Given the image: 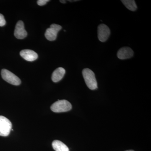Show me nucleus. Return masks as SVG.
<instances>
[{"label": "nucleus", "mask_w": 151, "mask_h": 151, "mask_svg": "<svg viewBox=\"0 0 151 151\" xmlns=\"http://www.w3.org/2000/svg\"><path fill=\"white\" fill-rule=\"evenodd\" d=\"M82 75L86 85L91 90H95L97 88V83L95 74L92 70L88 68H84L82 70Z\"/></svg>", "instance_id": "f257e3e1"}, {"label": "nucleus", "mask_w": 151, "mask_h": 151, "mask_svg": "<svg viewBox=\"0 0 151 151\" xmlns=\"http://www.w3.org/2000/svg\"><path fill=\"white\" fill-rule=\"evenodd\" d=\"M50 108L52 111L55 113H62L70 111L72 106L67 100H60L53 103Z\"/></svg>", "instance_id": "f03ea898"}, {"label": "nucleus", "mask_w": 151, "mask_h": 151, "mask_svg": "<svg viewBox=\"0 0 151 151\" xmlns=\"http://www.w3.org/2000/svg\"><path fill=\"white\" fill-rule=\"evenodd\" d=\"M1 74L3 79L9 84L17 86L21 83L20 79L18 76L7 69H2Z\"/></svg>", "instance_id": "7ed1b4c3"}, {"label": "nucleus", "mask_w": 151, "mask_h": 151, "mask_svg": "<svg viewBox=\"0 0 151 151\" xmlns=\"http://www.w3.org/2000/svg\"><path fill=\"white\" fill-rule=\"evenodd\" d=\"M12 129V124L8 119L0 116V136L7 137Z\"/></svg>", "instance_id": "20e7f679"}, {"label": "nucleus", "mask_w": 151, "mask_h": 151, "mask_svg": "<svg viewBox=\"0 0 151 151\" xmlns=\"http://www.w3.org/2000/svg\"><path fill=\"white\" fill-rule=\"evenodd\" d=\"M62 29V27L58 24H53L47 29L45 33V36L47 40L54 41L56 40L58 32Z\"/></svg>", "instance_id": "39448f33"}, {"label": "nucleus", "mask_w": 151, "mask_h": 151, "mask_svg": "<svg viewBox=\"0 0 151 151\" xmlns=\"http://www.w3.org/2000/svg\"><path fill=\"white\" fill-rule=\"evenodd\" d=\"M97 33L98 39L100 41L104 42L106 41L110 36L111 31L107 25L102 24L98 26Z\"/></svg>", "instance_id": "423d86ee"}, {"label": "nucleus", "mask_w": 151, "mask_h": 151, "mask_svg": "<svg viewBox=\"0 0 151 151\" xmlns=\"http://www.w3.org/2000/svg\"><path fill=\"white\" fill-rule=\"evenodd\" d=\"M14 35L18 39H23L27 36V33L25 29L24 24L22 21H19L17 23Z\"/></svg>", "instance_id": "0eeeda50"}, {"label": "nucleus", "mask_w": 151, "mask_h": 151, "mask_svg": "<svg viewBox=\"0 0 151 151\" xmlns=\"http://www.w3.org/2000/svg\"><path fill=\"white\" fill-rule=\"evenodd\" d=\"M134 55V51L129 47H125L119 50L117 52V57L121 60L131 58Z\"/></svg>", "instance_id": "6e6552de"}, {"label": "nucleus", "mask_w": 151, "mask_h": 151, "mask_svg": "<svg viewBox=\"0 0 151 151\" xmlns=\"http://www.w3.org/2000/svg\"><path fill=\"white\" fill-rule=\"evenodd\" d=\"M21 56L28 61H33L38 58L36 52L31 50L25 49L22 50L20 52Z\"/></svg>", "instance_id": "1a4fd4ad"}, {"label": "nucleus", "mask_w": 151, "mask_h": 151, "mask_svg": "<svg viewBox=\"0 0 151 151\" xmlns=\"http://www.w3.org/2000/svg\"><path fill=\"white\" fill-rule=\"evenodd\" d=\"M65 73L64 68L59 67L53 71L52 75V80L54 82H58L61 80L63 78Z\"/></svg>", "instance_id": "9d476101"}, {"label": "nucleus", "mask_w": 151, "mask_h": 151, "mask_svg": "<svg viewBox=\"0 0 151 151\" xmlns=\"http://www.w3.org/2000/svg\"><path fill=\"white\" fill-rule=\"evenodd\" d=\"M52 146L55 151H69L67 146L60 141H53L52 143Z\"/></svg>", "instance_id": "9b49d317"}, {"label": "nucleus", "mask_w": 151, "mask_h": 151, "mask_svg": "<svg viewBox=\"0 0 151 151\" xmlns=\"http://www.w3.org/2000/svg\"><path fill=\"white\" fill-rule=\"evenodd\" d=\"M122 2L124 6L130 11H135L137 10V6L134 0H123Z\"/></svg>", "instance_id": "f8f14e48"}, {"label": "nucleus", "mask_w": 151, "mask_h": 151, "mask_svg": "<svg viewBox=\"0 0 151 151\" xmlns=\"http://www.w3.org/2000/svg\"><path fill=\"white\" fill-rule=\"evenodd\" d=\"M6 22L4 16L0 14V27L4 26L6 24Z\"/></svg>", "instance_id": "ddd939ff"}, {"label": "nucleus", "mask_w": 151, "mask_h": 151, "mask_svg": "<svg viewBox=\"0 0 151 151\" xmlns=\"http://www.w3.org/2000/svg\"><path fill=\"white\" fill-rule=\"evenodd\" d=\"M48 1H49V0H38L37 1V4L39 6H42L46 4Z\"/></svg>", "instance_id": "4468645a"}, {"label": "nucleus", "mask_w": 151, "mask_h": 151, "mask_svg": "<svg viewBox=\"0 0 151 151\" xmlns=\"http://www.w3.org/2000/svg\"><path fill=\"white\" fill-rule=\"evenodd\" d=\"M60 1L61 3H63V4H65L66 3V1H64V0H61V1Z\"/></svg>", "instance_id": "2eb2a0df"}, {"label": "nucleus", "mask_w": 151, "mask_h": 151, "mask_svg": "<svg viewBox=\"0 0 151 151\" xmlns=\"http://www.w3.org/2000/svg\"><path fill=\"white\" fill-rule=\"evenodd\" d=\"M126 151H134V150H127Z\"/></svg>", "instance_id": "dca6fc26"}]
</instances>
